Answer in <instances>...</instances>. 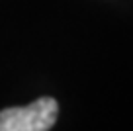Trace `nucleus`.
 Here are the masks:
<instances>
[{"mask_svg":"<svg viewBox=\"0 0 133 131\" xmlns=\"http://www.w3.org/2000/svg\"><path fill=\"white\" fill-rule=\"evenodd\" d=\"M59 115V104L51 96L24 108H6L0 112V131H49Z\"/></svg>","mask_w":133,"mask_h":131,"instance_id":"1","label":"nucleus"}]
</instances>
